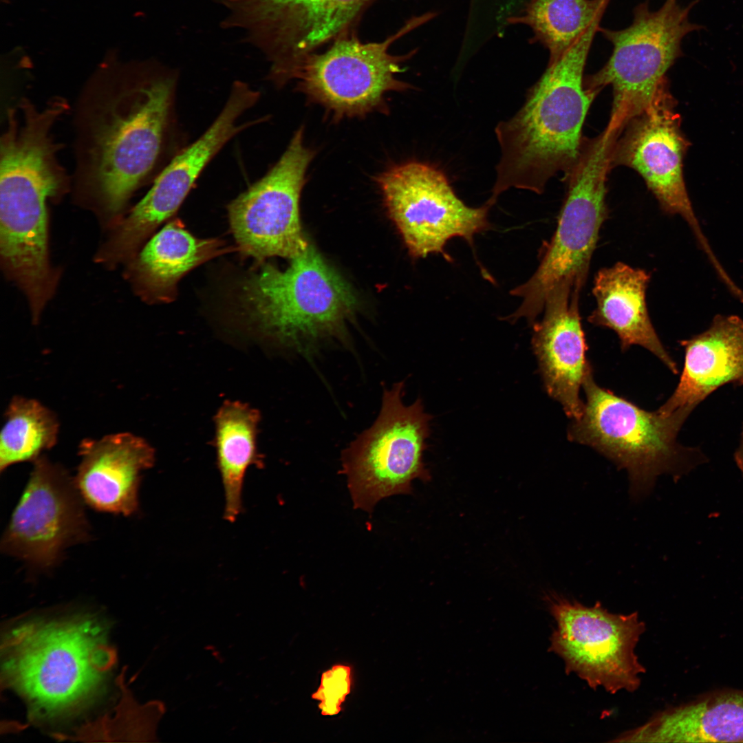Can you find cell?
I'll return each mask as SVG.
<instances>
[{"mask_svg":"<svg viewBox=\"0 0 743 743\" xmlns=\"http://www.w3.org/2000/svg\"><path fill=\"white\" fill-rule=\"evenodd\" d=\"M177 72L157 60L123 61L108 50L76 104V182L120 211L161 157Z\"/></svg>","mask_w":743,"mask_h":743,"instance_id":"1","label":"cell"},{"mask_svg":"<svg viewBox=\"0 0 743 743\" xmlns=\"http://www.w3.org/2000/svg\"><path fill=\"white\" fill-rule=\"evenodd\" d=\"M680 343L684 367L675 391L658 411L695 409L722 386L743 385V320L738 316L716 315L708 329Z\"/></svg>","mask_w":743,"mask_h":743,"instance_id":"19","label":"cell"},{"mask_svg":"<svg viewBox=\"0 0 743 743\" xmlns=\"http://www.w3.org/2000/svg\"><path fill=\"white\" fill-rule=\"evenodd\" d=\"M415 17L379 41H362L358 31L343 34L309 56L294 80L309 101L322 106L334 121L387 111L385 94L411 86L396 78L416 53L390 52L391 45L429 19Z\"/></svg>","mask_w":743,"mask_h":743,"instance_id":"9","label":"cell"},{"mask_svg":"<svg viewBox=\"0 0 743 743\" xmlns=\"http://www.w3.org/2000/svg\"><path fill=\"white\" fill-rule=\"evenodd\" d=\"M601 17L548 63L522 107L497 125L501 157L490 197L494 202L510 188L541 194L552 177L566 176L577 162L583 125L596 98L585 87L583 73Z\"/></svg>","mask_w":743,"mask_h":743,"instance_id":"2","label":"cell"},{"mask_svg":"<svg viewBox=\"0 0 743 743\" xmlns=\"http://www.w3.org/2000/svg\"><path fill=\"white\" fill-rule=\"evenodd\" d=\"M404 383L384 391L378 416L342 453L354 507L368 513L382 499L411 492L416 479L430 480L423 462L429 421L420 399L402 402Z\"/></svg>","mask_w":743,"mask_h":743,"instance_id":"10","label":"cell"},{"mask_svg":"<svg viewBox=\"0 0 743 743\" xmlns=\"http://www.w3.org/2000/svg\"><path fill=\"white\" fill-rule=\"evenodd\" d=\"M351 672L349 667L336 665L322 674L320 685L312 695L320 701L322 715H335L341 711V705L350 693Z\"/></svg>","mask_w":743,"mask_h":743,"instance_id":"26","label":"cell"},{"mask_svg":"<svg viewBox=\"0 0 743 743\" xmlns=\"http://www.w3.org/2000/svg\"><path fill=\"white\" fill-rule=\"evenodd\" d=\"M387 213L414 257L442 254L452 238L473 243L489 227V200L468 206L455 193L444 173L418 161L393 165L375 177Z\"/></svg>","mask_w":743,"mask_h":743,"instance_id":"12","label":"cell"},{"mask_svg":"<svg viewBox=\"0 0 743 743\" xmlns=\"http://www.w3.org/2000/svg\"><path fill=\"white\" fill-rule=\"evenodd\" d=\"M582 387L586 398L583 411L568 426V438L592 447L626 470L634 501L647 496L659 475L669 474L677 482L707 461L698 447L685 446L677 440L694 408L682 407L671 413L645 411L599 387L592 368Z\"/></svg>","mask_w":743,"mask_h":743,"instance_id":"3","label":"cell"},{"mask_svg":"<svg viewBox=\"0 0 743 743\" xmlns=\"http://www.w3.org/2000/svg\"><path fill=\"white\" fill-rule=\"evenodd\" d=\"M294 133L277 162L228 206L230 227L243 253L262 261L292 259L308 246L300 224L299 200L314 151Z\"/></svg>","mask_w":743,"mask_h":743,"instance_id":"14","label":"cell"},{"mask_svg":"<svg viewBox=\"0 0 743 743\" xmlns=\"http://www.w3.org/2000/svg\"><path fill=\"white\" fill-rule=\"evenodd\" d=\"M280 270L266 264L241 287L250 321L277 343L297 350L341 335L358 301L348 283L309 243Z\"/></svg>","mask_w":743,"mask_h":743,"instance_id":"5","label":"cell"},{"mask_svg":"<svg viewBox=\"0 0 743 743\" xmlns=\"http://www.w3.org/2000/svg\"><path fill=\"white\" fill-rule=\"evenodd\" d=\"M676 105L666 78L647 106L623 127L613 147L612 166L636 171L660 209L687 222L710 264L718 268L721 263L702 232L686 189L683 159L689 142L682 132Z\"/></svg>","mask_w":743,"mask_h":743,"instance_id":"13","label":"cell"},{"mask_svg":"<svg viewBox=\"0 0 743 743\" xmlns=\"http://www.w3.org/2000/svg\"><path fill=\"white\" fill-rule=\"evenodd\" d=\"M84 503L65 469L41 455L3 533L1 550L38 569L54 566L67 547L89 539Z\"/></svg>","mask_w":743,"mask_h":743,"instance_id":"15","label":"cell"},{"mask_svg":"<svg viewBox=\"0 0 743 743\" xmlns=\"http://www.w3.org/2000/svg\"><path fill=\"white\" fill-rule=\"evenodd\" d=\"M583 286L568 280L557 283L546 297L541 321L532 325V344L545 389L572 420L583 413L580 389L592 368L579 312Z\"/></svg>","mask_w":743,"mask_h":743,"instance_id":"17","label":"cell"},{"mask_svg":"<svg viewBox=\"0 0 743 743\" xmlns=\"http://www.w3.org/2000/svg\"><path fill=\"white\" fill-rule=\"evenodd\" d=\"M625 742H743V690L726 689L661 712Z\"/></svg>","mask_w":743,"mask_h":743,"instance_id":"21","label":"cell"},{"mask_svg":"<svg viewBox=\"0 0 743 743\" xmlns=\"http://www.w3.org/2000/svg\"><path fill=\"white\" fill-rule=\"evenodd\" d=\"M617 136L606 127L594 138H583L578 159L564 176L567 188L555 231L533 275L510 291L522 301L507 320L523 317L533 325L557 283L570 280L585 285L601 228L608 216L607 178L612 169Z\"/></svg>","mask_w":743,"mask_h":743,"instance_id":"6","label":"cell"},{"mask_svg":"<svg viewBox=\"0 0 743 743\" xmlns=\"http://www.w3.org/2000/svg\"><path fill=\"white\" fill-rule=\"evenodd\" d=\"M608 0H531L514 22L529 26L535 40L559 58L603 14Z\"/></svg>","mask_w":743,"mask_h":743,"instance_id":"24","label":"cell"},{"mask_svg":"<svg viewBox=\"0 0 743 743\" xmlns=\"http://www.w3.org/2000/svg\"><path fill=\"white\" fill-rule=\"evenodd\" d=\"M546 600L556 621L549 651L563 660L567 674L611 693L638 688L645 670L634 649L645 626L637 612L616 614L599 601L588 607L555 592Z\"/></svg>","mask_w":743,"mask_h":743,"instance_id":"11","label":"cell"},{"mask_svg":"<svg viewBox=\"0 0 743 743\" xmlns=\"http://www.w3.org/2000/svg\"><path fill=\"white\" fill-rule=\"evenodd\" d=\"M734 460L743 477V426L741 432L740 442L734 453Z\"/></svg>","mask_w":743,"mask_h":743,"instance_id":"27","label":"cell"},{"mask_svg":"<svg viewBox=\"0 0 743 743\" xmlns=\"http://www.w3.org/2000/svg\"><path fill=\"white\" fill-rule=\"evenodd\" d=\"M700 1L682 6L678 0H665L658 10H652L646 0L635 7L632 23L626 28H599L612 44V52L598 72L585 77L584 86L595 96L612 86L610 122L623 127L649 103L668 69L682 55V39L704 28L689 19Z\"/></svg>","mask_w":743,"mask_h":743,"instance_id":"7","label":"cell"},{"mask_svg":"<svg viewBox=\"0 0 743 743\" xmlns=\"http://www.w3.org/2000/svg\"><path fill=\"white\" fill-rule=\"evenodd\" d=\"M376 0H222L223 25L239 30L270 63L268 77L283 86L311 54L358 31Z\"/></svg>","mask_w":743,"mask_h":743,"instance_id":"8","label":"cell"},{"mask_svg":"<svg viewBox=\"0 0 743 743\" xmlns=\"http://www.w3.org/2000/svg\"><path fill=\"white\" fill-rule=\"evenodd\" d=\"M259 94L246 83L237 80L233 83L228 100L214 122L172 159L122 223L113 242V248L119 255L133 253L158 225L177 211L203 169L225 144L244 129L261 121L237 123L240 116L257 102Z\"/></svg>","mask_w":743,"mask_h":743,"instance_id":"16","label":"cell"},{"mask_svg":"<svg viewBox=\"0 0 743 743\" xmlns=\"http://www.w3.org/2000/svg\"><path fill=\"white\" fill-rule=\"evenodd\" d=\"M1 2L4 4H8L10 2V0H1Z\"/></svg>","mask_w":743,"mask_h":743,"instance_id":"28","label":"cell"},{"mask_svg":"<svg viewBox=\"0 0 743 743\" xmlns=\"http://www.w3.org/2000/svg\"><path fill=\"white\" fill-rule=\"evenodd\" d=\"M78 454L74 480L84 502L100 512L135 514L142 473L155 462V451L148 442L130 433L110 434L83 440Z\"/></svg>","mask_w":743,"mask_h":743,"instance_id":"18","label":"cell"},{"mask_svg":"<svg viewBox=\"0 0 743 743\" xmlns=\"http://www.w3.org/2000/svg\"><path fill=\"white\" fill-rule=\"evenodd\" d=\"M99 627L65 620L24 625L6 641V680L35 710L67 712L97 690L114 660Z\"/></svg>","mask_w":743,"mask_h":743,"instance_id":"4","label":"cell"},{"mask_svg":"<svg viewBox=\"0 0 743 743\" xmlns=\"http://www.w3.org/2000/svg\"><path fill=\"white\" fill-rule=\"evenodd\" d=\"M259 421L256 409L237 400L225 401L215 416L214 442L224 488V518L231 523L242 511L248 469L262 462L257 443Z\"/></svg>","mask_w":743,"mask_h":743,"instance_id":"23","label":"cell"},{"mask_svg":"<svg viewBox=\"0 0 743 743\" xmlns=\"http://www.w3.org/2000/svg\"><path fill=\"white\" fill-rule=\"evenodd\" d=\"M650 278L645 270L623 262L600 269L592 290L596 305L588 321L613 330L623 352L640 345L678 374L676 363L662 344L648 313L646 290Z\"/></svg>","mask_w":743,"mask_h":743,"instance_id":"20","label":"cell"},{"mask_svg":"<svg viewBox=\"0 0 743 743\" xmlns=\"http://www.w3.org/2000/svg\"><path fill=\"white\" fill-rule=\"evenodd\" d=\"M59 424L55 413L40 402L14 396L5 413L0 434V470L34 462L57 441Z\"/></svg>","mask_w":743,"mask_h":743,"instance_id":"25","label":"cell"},{"mask_svg":"<svg viewBox=\"0 0 743 743\" xmlns=\"http://www.w3.org/2000/svg\"><path fill=\"white\" fill-rule=\"evenodd\" d=\"M216 239H200L182 224L169 222L153 236L140 252L137 276L144 292L151 298L170 301L175 297L179 280L198 265L226 248Z\"/></svg>","mask_w":743,"mask_h":743,"instance_id":"22","label":"cell"}]
</instances>
